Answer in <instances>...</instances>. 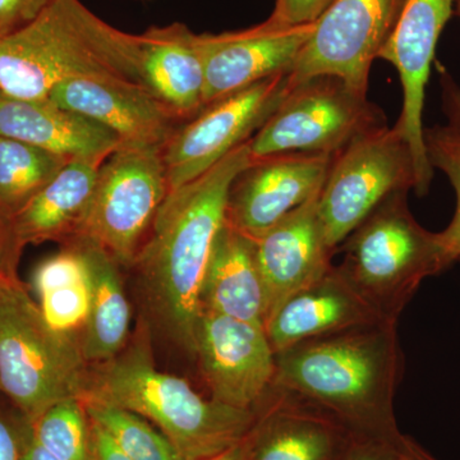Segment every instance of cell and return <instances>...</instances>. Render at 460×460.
<instances>
[{"label": "cell", "mask_w": 460, "mask_h": 460, "mask_svg": "<svg viewBox=\"0 0 460 460\" xmlns=\"http://www.w3.org/2000/svg\"><path fill=\"white\" fill-rule=\"evenodd\" d=\"M290 87V74L272 75L215 100L181 124L163 147L169 192L198 180L250 141L279 108Z\"/></svg>", "instance_id": "10"}, {"label": "cell", "mask_w": 460, "mask_h": 460, "mask_svg": "<svg viewBox=\"0 0 460 460\" xmlns=\"http://www.w3.org/2000/svg\"><path fill=\"white\" fill-rule=\"evenodd\" d=\"M0 394H2V392H0Z\"/></svg>", "instance_id": "42"}, {"label": "cell", "mask_w": 460, "mask_h": 460, "mask_svg": "<svg viewBox=\"0 0 460 460\" xmlns=\"http://www.w3.org/2000/svg\"><path fill=\"white\" fill-rule=\"evenodd\" d=\"M332 156L281 153L251 157L229 190L226 222L255 239L319 195Z\"/></svg>", "instance_id": "13"}, {"label": "cell", "mask_w": 460, "mask_h": 460, "mask_svg": "<svg viewBox=\"0 0 460 460\" xmlns=\"http://www.w3.org/2000/svg\"><path fill=\"white\" fill-rule=\"evenodd\" d=\"M250 162L247 141L198 180L169 192L136 259L156 314L193 354L206 269L226 224L230 187Z\"/></svg>", "instance_id": "2"}, {"label": "cell", "mask_w": 460, "mask_h": 460, "mask_svg": "<svg viewBox=\"0 0 460 460\" xmlns=\"http://www.w3.org/2000/svg\"><path fill=\"white\" fill-rule=\"evenodd\" d=\"M410 145L398 127L377 129L332 156L319 195V217L332 250L337 251L384 199L416 190Z\"/></svg>", "instance_id": "9"}, {"label": "cell", "mask_w": 460, "mask_h": 460, "mask_svg": "<svg viewBox=\"0 0 460 460\" xmlns=\"http://www.w3.org/2000/svg\"><path fill=\"white\" fill-rule=\"evenodd\" d=\"M454 0H405L398 22L378 53L392 63L401 77L402 109L395 126L410 145L417 172L416 193L426 195L434 168L426 155L422 114L426 84L436 44L453 13Z\"/></svg>", "instance_id": "14"}, {"label": "cell", "mask_w": 460, "mask_h": 460, "mask_svg": "<svg viewBox=\"0 0 460 460\" xmlns=\"http://www.w3.org/2000/svg\"><path fill=\"white\" fill-rule=\"evenodd\" d=\"M314 25L272 29L260 23L242 31L204 33L205 105L280 74H292Z\"/></svg>", "instance_id": "16"}, {"label": "cell", "mask_w": 460, "mask_h": 460, "mask_svg": "<svg viewBox=\"0 0 460 460\" xmlns=\"http://www.w3.org/2000/svg\"><path fill=\"white\" fill-rule=\"evenodd\" d=\"M75 78L145 87L140 35L109 25L81 0H53L29 25L0 38L2 93L48 99L57 84Z\"/></svg>", "instance_id": "3"}, {"label": "cell", "mask_w": 460, "mask_h": 460, "mask_svg": "<svg viewBox=\"0 0 460 460\" xmlns=\"http://www.w3.org/2000/svg\"><path fill=\"white\" fill-rule=\"evenodd\" d=\"M3 278H8V277H4V275H0V279H3Z\"/></svg>", "instance_id": "41"}, {"label": "cell", "mask_w": 460, "mask_h": 460, "mask_svg": "<svg viewBox=\"0 0 460 460\" xmlns=\"http://www.w3.org/2000/svg\"><path fill=\"white\" fill-rule=\"evenodd\" d=\"M407 196L384 199L345 239L337 266L383 320L399 321L422 281L449 268L438 233L417 223Z\"/></svg>", "instance_id": "6"}, {"label": "cell", "mask_w": 460, "mask_h": 460, "mask_svg": "<svg viewBox=\"0 0 460 460\" xmlns=\"http://www.w3.org/2000/svg\"><path fill=\"white\" fill-rule=\"evenodd\" d=\"M195 354L211 399L255 411L277 375V359L265 328L202 311Z\"/></svg>", "instance_id": "12"}, {"label": "cell", "mask_w": 460, "mask_h": 460, "mask_svg": "<svg viewBox=\"0 0 460 460\" xmlns=\"http://www.w3.org/2000/svg\"><path fill=\"white\" fill-rule=\"evenodd\" d=\"M145 87L181 120L205 107L202 35L183 23L150 27L140 35Z\"/></svg>", "instance_id": "20"}, {"label": "cell", "mask_w": 460, "mask_h": 460, "mask_svg": "<svg viewBox=\"0 0 460 460\" xmlns=\"http://www.w3.org/2000/svg\"><path fill=\"white\" fill-rule=\"evenodd\" d=\"M29 420L9 402L0 404V460H21L23 435Z\"/></svg>", "instance_id": "31"}, {"label": "cell", "mask_w": 460, "mask_h": 460, "mask_svg": "<svg viewBox=\"0 0 460 460\" xmlns=\"http://www.w3.org/2000/svg\"><path fill=\"white\" fill-rule=\"evenodd\" d=\"M204 460H248L247 436L241 443L229 447L226 452Z\"/></svg>", "instance_id": "39"}, {"label": "cell", "mask_w": 460, "mask_h": 460, "mask_svg": "<svg viewBox=\"0 0 460 460\" xmlns=\"http://www.w3.org/2000/svg\"><path fill=\"white\" fill-rule=\"evenodd\" d=\"M383 321L332 265L272 308L263 328L275 354L335 332ZM389 321V320H387Z\"/></svg>", "instance_id": "18"}, {"label": "cell", "mask_w": 460, "mask_h": 460, "mask_svg": "<svg viewBox=\"0 0 460 460\" xmlns=\"http://www.w3.org/2000/svg\"><path fill=\"white\" fill-rule=\"evenodd\" d=\"M90 274V308L80 343L86 362L102 363L118 356L128 339L131 305L113 257L89 239L74 238Z\"/></svg>", "instance_id": "24"}, {"label": "cell", "mask_w": 460, "mask_h": 460, "mask_svg": "<svg viewBox=\"0 0 460 460\" xmlns=\"http://www.w3.org/2000/svg\"><path fill=\"white\" fill-rule=\"evenodd\" d=\"M80 338L51 328L20 278L0 279V392L29 420L84 394Z\"/></svg>", "instance_id": "5"}, {"label": "cell", "mask_w": 460, "mask_h": 460, "mask_svg": "<svg viewBox=\"0 0 460 460\" xmlns=\"http://www.w3.org/2000/svg\"><path fill=\"white\" fill-rule=\"evenodd\" d=\"M30 426L36 440L57 459L89 460V417L78 396L50 405Z\"/></svg>", "instance_id": "28"}, {"label": "cell", "mask_w": 460, "mask_h": 460, "mask_svg": "<svg viewBox=\"0 0 460 460\" xmlns=\"http://www.w3.org/2000/svg\"><path fill=\"white\" fill-rule=\"evenodd\" d=\"M48 99L104 127L120 144L164 147L181 123L153 93L124 81L75 78L57 84Z\"/></svg>", "instance_id": "17"}, {"label": "cell", "mask_w": 460, "mask_h": 460, "mask_svg": "<svg viewBox=\"0 0 460 460\" xmlns=\"http://www.w3.org/2000/svg\"><path fill=\"white\" fill-rule=\"evenodd\" d=\"M275 359L274 384L325 411L356 440H402L394 414L402 374L398 321L305 341Z\"/></svg>", "instance_id": "1"}, {"label": "cell", "mask_w": 460, "mask_h": 460, "mask_svg": "<svg viewBox=\"0 0 460 460\" xmlns=\"http://www.w3.org/2000/svg\"><path fill=\"white\" fill-rule=\"evenodd\" d=\"M398 445L356 440L343 460H399Z\"/></svg>", "instance_id": "35"}, {"label": "cell", "mask_w": 460, "mask_h": 460, "mask_svg": "<svg viewBox=\"0 0 460 460\" xmlns=\"http://www.w3.org/2000/svg\"><path fill=\"white\" fill-rule=\"evenodd\" d=\"M445 111L449 117V126L460 132V90L450 83L445 87Z\"/></svg>", "instance_id": "38"}, {"label": "cell", "mask_w": 460, "mask_h": 460, "mask_svg": "<svg viewBox=\"0 0 460 460\" xmlns=\"http://www.w3.org/2000/svg\"><path fill=\"white\" fill-rule=\"evenodd\" d=\"M136 2H151V0H136Z\"/></svg>", "instance_id": "40"}, {"label": "cell", "mask_w": 460, "mask_h": 460, "mask_svg": "<svg viewBox=\"0 0 460 460\" xmlns=\"http://www.w3.org/2000/svg\"><path fill=\"white\" fill-rule=\"evenodd\" d=\"M111 154L69 160L20 211L11 217L21 246L71 241L86 213L99 171Z\"/></svg>", "instance_id": "23"}, {"label": "cell", "mask_w": 460, "mask_h": 460, "mask_svg": "<svg viewBox=\"0 0 460 460\" xmlns=\"http://www.w3.org/2000/svg\"><path fill=\"white\" fill-rule=\"evenodd\" d=\"M142 338L89 372L81 398L140 414L169 438L183 460L211 458L244 440L255 411L202 398L184 378L157 370Z\"/></svg>", "instance_id": "4"}, {"label": "cell", "mask_w": 460, "mask_h": 460, "mask_svg": "<svg viewBox=\"0 0 460 460\" xmlns=\"http://www.w3.org/2000/svg\"><path fill=\"white\" fill-rule=\"evenodd\" d=\"M22 251L23 247L18 242L11 217L0 214V275L18 277V263Z\"/></svg>", "instance_id": "33"}, {"label": "cell", "mask_w": 460, "mask_h": 460, "mask_svg": "<svg viewBox=\"0 0 460 460\" xmlns=\"http://www.w3.org/2000/svg\"><path fill=\"white\" fill-rule=\"evenodd\" d=\"M69 160L72 159L0 136V214L13 217Z\"/></svg>", "instance_id": "26"}, {"label": "cell", "mask_w": 460, "mask_h": 460, "mask_svg": "<svg viewBox=\"0 0 460 460\" xmlns=\"http://www.w3.org/2000/svg\"><path fill=\"white\" fill-rule=\"evenodd\" d=\"M458 261H460V259L458 260Z\"/></svg>", "instance_id": "43"}, {"label": "cell", "mask_w": 460, "mask_h": 460, "mask_svg": "<svg viewBox=\"0 0 460 460\" xmlns=\"http://www.w3.org/2000/svg\"><path fill=\"white\" fill-rule=\"evenodd\" d=\"M399 460H438L411 436L402 435L398 445Z\"/></svg>", "instance_id": "37"}, {"label": "cell", "mask_w": 460, "mask_h": 460, "mask_svg": "<svg viewBox=\"0 0 460 460\" xmlns=\"http://www.w3.org/2000/svg\"><path fill=\"white\" fill-rule=\"evenodd\" d=\"M426 155L432 168L449 178L456 193V210L452 223L438 233L447 266L460 259V132L450 126H436L423 131Z\"/></svg>", "instance_id": "29"}, {"label": "cell", "mask_w": 460, "mask_h": 460, "mask_svg": "<svg viewBox=\"0 0 460 460\" xmlns=\"http://www.w3.org/2000/svg\"><path fill=\"white\" fill-rule=\"evenodd\" d=\"M89 460H132L99 425L90 420Z\"/></svg>", "instance_id": "34"}, {"label": "cell", "mask_w": 460, "mask_h": 460, "mask_svg": "<svg viewBox=\"0 0 460 460\" xmlns=\"http://www.w3.org/2000/svg\"><path fill=\"white\" fill-rule=\"evenodd\" d=\"M168 193L163 147L119 144L100 168L74 238L98 244L119 266H135Z\"/></svg>", "instance_id": "7"}, {"label": "cell", "mask_w": 460, "mask_h": 460, "mask_svg": "<svg viewBox=\"0 0 460 460\" xmlns=\"http://www.w3.org/2000/svg\"><path fill=\"white\" fill-rule=\"evenodd\" d=\"M0 136L69 159L111 154L120 144L114 133L50 99H20L2 91Z\"/></svg>", "instance_id": "21"}, {"label": "cell", "mask_w": 460, "mask_h": 460, "mask_svg": "<svg viewBox=\"0 0 460 460\" xmlns=\"http://www.w3.org/2000/svg\"><path fill=\"white\" fill-rule=\"evenodd\" d=\"M383 109L337 75H321L289 93L250 140L252 159L281 153L334 155L367 133L385 128Z\"/></svg>", "instance_id": "8"}, {"label": "cell", "mask_w": 460, "mask_h": 460, "mask_svg": "<svg viewBox=\"0 0 460 460\" xmlns=\"http://www.w3.org/2000/svg\"><path fill=\"white\" fill-rule=\"evenodd\" d=\"M319 195L252 239L257 265L270 301L269 314L287 296L314 283L332 266L335 251L330 248L320 220Z\"/></svg>", "instance_id": "19"}, {"label": "cell", "mask_w": 460, "mask_h": 460, "mask_svg": "<svg viewBox=\"0 0 460 460\" xmlns=\"http://www.w3.org/2000/svg\"><path fill=\"white\" fill-rule=\"evenodd\" d=\"M405 0H335L314 26L290 84L330 75L367 95L372 63L398 22Z\"/></svg>", "instance_id": "11"}, {"label": "cell", "mask_w": 460, "mask_h": 460, "mask_svg": "<svg viewBox=\"0 0 460 460\" xmlns=\"http://www.w3.org/2000/svg\"><path fill=\"white\" fill-rule=\"evenodd\" d=\"M270 310L253 241L224 224L215 241L201 289V313L263 325Z\"/></svg>", "instance_id": "22"}, {"label": "cell", "mask_w": 460, "mask_h": 460, "mask_svg": "<svg viewBox=\"0 0 460 460\" xmlns=\"http://www.w3.org/2000/svg\"><path fill=\"white\" fill-rule=\"evenodd\" d=\"M335 0H275L274 11L263 25L272 29H289L314 25Z\"/></svg>", "instance_id": "30"}, {"label": "cell", "mask_w": 460, "mask_h": 460, "mask_svg": "<svg viewBox=\"0 0 460 460\" xmlns=\"http://www.w3.org/2000/svg\"><path fill=\"white\" fill-rule=\"evenodd\" d=\"M21 460H59L53 454L48 452L44 447L33 436L31 426L27 423L25 435H23L22 450H21Z\"/></svg>", "instance_id": "36"}, {"label": "cell", "mask_w": 460, "mask_h": 460, "mask_svg": "<svg viewBox=\"0 0 460 460\" xmlns=\"http://www.w3.org/2000/svg\"><path fill=\"white\" fill-rule=\"evenodd\" d=\"M31 286L51 328L66 334L83 332L90 308V274L83 251L68 241L56 255L42 260L32 272Z\"/></svg>", "instance_id": "25"}, {"label": "cell", "mask_w": 460, "mask_h": 460, "mask_svg": "<svg viewBox=\"0 0 460 460\" xmlns=\"http://www.w3.org/2000/svg\"><path fill=\"white\" fill-rule=\"evenodd\" d=\"M81 401L89 420L132 460H183L169 438L140 414L96 399Z\"/></svg>", "instance_id": "27"}, {"label": "cell", "mask_w": 460, "mask_h": 460, "mask_svg": "<svg viewBox=\"0 0 460 460\" xmlns=\"http://www.w3.org/2000/svg\"><path fill=\"white\" fill-rule=\"evenodd\" d=\"M53 0H0V38L32 22Z\"/></svg>", "instance_id": "32"}, {"label": "cell", "mask_w": 460, "mask_h": 460, "mask_svg": "<svg viewBox=\"0 0 460 460\" xmlns=\"http://www.w3.org/2000/svg\"><path fill=\"white\" fill-rule=\"evenodd\" d=\"M253 411L248 460H343L356 441L334 417L277 384Z\"/></svg>", "instance_id": "15"}]
</instances>
